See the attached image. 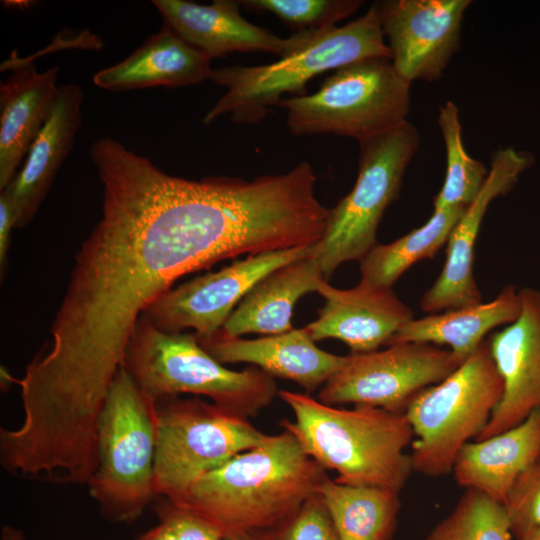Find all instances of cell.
Wrapping results in <instances>:
<instances>
[{
  "mask_svg": "<svg viewBox=\"0 0 540 540\" xmlns=\"http://www.w3.org/2000/svg\"><path fill=\"white\" fill-rule=\"evenodd\" d=\"M272 536L273 540H340L318 493L289 522L272 532Z\"/></svg>",
  "mask_w": 540,
  "mask_h": 540,
  "instance_id": "4dcf8cb0",
  "label": "cell"
},
{
  "mask_svg": "<svg viewBox=\"0 0 540 540\" xmlns=\"http://www.w3.org/2000/svg\"><path fill=\"white\" fill-rule=\"evenodd\" d=\"M502 505L515 540L540 529V452L518 475Z\"/></svg>",
  "mask_w": 540,
  "mask_h": 540,
  "instance_id": "f546056e",
  "label": "cell"
},
{
  "mask_svg": "<svg viewBox=\"0 0 540 540\" xmlns=\"http://www.w3.org/2000/svg\"><path fill=\"white\" fill-rule=\"evenodd\" d=\"M122 367L155 403L180 394L205 396L248 418L278 395L274 377L262 369H228L201 346L194 333L162 331L144 315L135 325Z\"/></svg>",
  "mask_w": 540,
  "mask_h": 540,
  "instance_id": "5b68a950",
  "label": "cell"
},
{
  "mask_svg": "<svg viewBox=\"0 0 540 540\" xmlns=\"http://www.w3.org/2000/svg\"><path fill=\"white\" fill-rule=\"evenodd\" d=\"M520 311L519 293L513 285H508L490 302L413 318L394 334L387 346L407 342L447 345L464 361L490 331L513 323Z\"/></svg>",
  "mask_w": 540,
  "mask_h": 540,
  "instance_id": "cb8c5ba5",
  "label": "cell"
},
{
  "mask_svg": "<svg viewBox=\"0 0 540 540\" xmlns=\"http://www.w3.org/2000/svg\"><path fill=\"white\" fill-rule=\"evenodd\" d=\"M163 25L211 60L232 52H265L283 57L309 42L318 31L297 32L281 38L247 21L240 2L214 0L201 5L185 0H154Z\"/></svg>",
  "mask_w": 540,
  "mask_h": 540,
  "instance_id": "2e32d148",
  "label": "cell"
},
{
  "mask_svg": "<svg viewBox=\"0 0 540 540\" xmlns=\"http://www.w3.org/2000/svg\"><path fill=\"white\" fill-rule=\"evenodd\" d=\"M527 164L526 157L512 148L498 149L493 153L481 191L465 208L450 233L443 269L421 299L420 306L424 312L448 311L482 302L473 275L477 235L490 203L513 187Z\"/></svg>",
  "mask_w": 540,
  "mask_h": 540,
  "instance_id": "9a60e30c",
  "label": "cell"
},
{
  "mask_svg": "<svg viewBox=\"0 0 540 540\" xmlns=\"http://www.w3.org/2000/svg\"><path fill=\"white\" fill-rule=\"evenodd\" d=\"M324 279L315 254L283 265L248 291L220 331L231 337L289 332L294 329L291 319L295 304L302 296L316 292Z\"/></svg>",
  "mask_w": 540,
  "mask_h": 540,
  "instance_id": "603a6c76",
  "label": "cell"
},
{
  "mask_svg": "<svg viewBox=\"0 0 540 540\" xmlns=\"http://www.w3.org/2000/svg\"><path fill=\"white\" fill-rule=\"evenodd\" d=\"M540 452V411L521 424L466 443L452 468L456 482L503 504L505 497L527 465Z\"/></svg>",
  "mask_w": 540,
  "mask_h": 540,
  "instance_id": "7402d4cb",
  "label": "cell"
},
{
  "mask_svg": "<svg viewBox=\"0 0 540 540\" xmlns=\"http://www.w3.org/2000/svg\"><path fill=\"white\" fill-rule=\"evenodd\" d=\"M410 83L391 59L366 58L342 66L313 94L283 98L287 126L293 135L333 134L357 141L407 121Z\"/></svg>",
  "mask_w": 540,
  "mask_h": 540,
  "instance_id": "ba28073f",
  "label": "cell"
},
{
  "mask_svg": "<svg viewBox=\"0 0 540 540\" xmlns=\"http://www.w3.org/2000/svg\"><path fill=\"white\" fill-rule=\"evenodd\" d=\"M84 94L74 83L60 85L44 127L31 145L23 165L3 190L23 228L35 217L64 160L71 151L82 122Z\"/></svg>",
  "mask_w": 540,
  "mask_h": 540,
  "instance_id": "ffe728a7",
  "label": "cell"
},
{
  "mask_svg": "<svg viewBox=\"0 0 540 540\" xmlns=\"http://www.w3.org/2000/svg\"><path fill=\"white\" fill-rule=\"evenodd\" d=\"M137 540H179L173 530L165 523L159 522L150 530L143 533Z\"/></svg>",
  "mask_w": 540,
  "mask_h": 540,
  "instance_id": "836d02e7",
  "label": "cell"
},
{
  "mask_svg": "<svg viewBox=\"0 0 540 540\" xmlns=\"http://www.w3.org/2000/svg\"><path fill=\"white\" fill-rule=\"evenodd\" d=\"M16 228V217L7 195L0 193V271L1 277L5 275L7 256L10 247L11 234Z\"/></svg>",
  "mask_w": 540,
  "mask_h": 540,
  "instance_id": "d6a6232c",
  "label": "cell"
},
{
  "mask_svg": "<svg viewBox=\"0 0 540 540\" xmlns=\"http://www.w3.org/2000/svg\"><path fill=\"white\" fill-rule=\"evenodd\" d=\"M6 70L11 74L0 85V191L15 177L47 122L59 88L57 66L39 72L15 51L1 65Z\"/></svg>",
  "mask_w": 540,
  "mask_h": 540,
  "instance_id": "ac0fdd59",
  "label": "cell"
},
{
  "mask_svg": "<svg viewBox=\"0 0 540 540\" xmlns=\"http://www.w3.org/2000/svg\"><path fill=\"white\" fill-rule=\"evenodd\" d=\"M5 6H11V7H28L30 5V1H4L3 2Z\"/></svg>",
  "mask_w": 540,
  "mask_h": 540,
  "instance_id": "8d00e7d4",
  "label": "cell"
},
{
  "mask_svg": "<svg viewBox=\"0 0 540 540\" xmlns=\"http://www.w3.org/2000/svg\"><path fill=\"white\" fill-rule=\"evenodd\" d=\"M399 493L341 484L328 477L318 489L340 540H392L401 507Z\"/></svg>",
  "mask_w": 540,
  "mask_h": 540,
  "instance_id": "d4e9b609",
  "label": "cell"
},
{
  "mask_svg": "<svg viewBox=\"0 0 540 540\" xmlns=\"http://www.w3.org/2000/svg\"><path fill=\"white\" fill-rule=\"evenodd\" d=\"M326 477L325 469L283 430L207 472L169 501L209 521L223 537L274 532L318 493Z\"/></svg>",
  "mask_w": 540,
  "mask_h": 540,
  "instance_id": "7a4b0ae2",
  "label": "cell"
},
{
  "mask_svg": "<svg viewBox=\"0 0 540 540\" xmlns=\"http://www.w3.org/2000/svg\"><path fill=\"white\" fill-rule=\"evenodd\" d=\"M277 396L295 417L281 421L283 430L325 470L336 471V482L397 492L405 486L413 472L405 449L414 439L405 413L364 405L338 408L287 390Z\"/></svg>",
  "mask_w": 540,
  "mask_h": 540,
  "instance_id": "3957f363",
  "label": "cell"
},
{
  "mask_svg": "<svg viewBox=\"0 0 540 540\" xmlns=\"http://www.w3.org/2000/svg\"><path fill=\"white\" fill-rule=\"evenodd\" d=\"M322 386L318 400L327 405L354 404L405 413L423 389L438 384L463 361L451 350L407 342L384 350L351 353Z\"/></svg>",
  "mask_w": 540,
  "mask_h": 540,
  "instance_id": "8fae6325",
  "label": "cell"
},
{
  "mask_svg": "<svg viewBox=\"0 0 540 540\" xmlns=\"http://www.w3.org/2000/svg\"><path fill=\"white\" fill-rule=\"evenodd\" d=\"M223 540H273L272 532H240L223 537Z\"/></svg>",
  "mask_w": 540,
  "mask_h": 540,
  "instance_id": "e575fe53",
  "label": "cell"
},
{
  "mask_svg": "<svg viewBox=\"0 0 540 540\" xmlns=\"http://www.w3.org/2000/svg\"><path fill=\"white\" fill-rule=\"evenodd\" d=\"M519 540H540V529Z\"/></svg>",
  "mask_w": 540,
  "mask_h": 540,
  "instance_id": "74e56055",
  "label": "cell"
},
{
  "mask_svg": "<svg viewBox=\"0 0 540 540\" xmlns=\"http://www.w3.org/2000/svg\"><path fill=\"white\" fill-rule=\"evenodd\" d=\"M372 57L391 59L377 2L354 21L318 31L305 45L276 62L213 69L210 80L226 91L205 114L203 123L209 125L230 114L236 124H256L285 93L305 95V85L313 77Z\"/></svg>",
  "mask_w": 540,
  "mask_h": 540,
  "instance_id": "277c9868",
  "label": "cell"
},
{
  "mask_svg": "<svg viewBox=\"0 0 540 540\" xmlns=\"http://www.w3.org/2000/svg\"><path fill=\"white\" fill-rule=\"evenodd\" d=\"M466 207L433 210L432 216L421 227L391 243H377L359 261L360 281L375 287L392 288L413 264L432 258L447 243Z\"/></svg>",
  "mask_w": 540,
  "mask_h": 540,
  "instance_id": "484cf974",
  "label": "cell"
},
{
  "mask_svg": "<svg viewBox=\"0 0 540 540\" xmlns=\"http://www.w3.org/2000/svg\"><path fill=\"white\" fill-rule=\"evenodd\" d=\"M317 244L248 255L158 297L142 315L168 333L193 329L198 340L217 333L248 291L273 270L316 253Z\"/></svg>",
  "mask_w": 540,
  "mask_h": 540,
  "instance_id": "7c38bea8",
  "label": "cell"
},
{
  "mask_svg": "<svg viewBox=\"0 0 540 540\" xmlns=\"http://www.w3.org/2000/svg\"><path fill=\"white\" fill-rule=\"evenodd\" d=\"M324 298L318 318L304 329L316 342L335 338L352 353H367L387 346L394 334L413 313L392 288L371 286L363 281L351 289H338L327 280L317 288Z\"/></svg>",
  "mask_w": 540,
  "mask_h": 540,
  "instance_id": "e0dca14e",
  "label": "cell"
},
{
  "mask_svg": "<svg viewBox=\"0 0 540 540\" xmlns=\"http://www.w3.org/2000/svg\"><path fill=\"white\" fill-rule=\"evenodd\" d=\"M154 510L159 522L167 524L179 540H223V535L212 523L164 497L156 502Z\"/></svg>",
  "mask_w": 540,
  "mask_h": 540,
  "instance_id": "1f68e13d",
  "label": "cell"
},
{
  "mask_svg": "<svg viewBox=\"0 0 540 540\" xmlns=\"http://www.w3.org/2000/svg\"><path fill=\"white\" fill-rule=\"evenodd\" d=\"M156 416L155 493L171 501L207 472L270 437L248 418L199 397L161 399Z\"/></svg>",
  "mask_w": 540,
  "mask_h": 540,
  "instance_id": "30bf717a",
  "label": "cell"
},
{
  "mask_svg": "<svg viewBox=\"0 0 540 540\" xmlns=\"http://www.w3.org/2000/svg\"><path fill=\"white\" fill-rule=\"evenodd\" d=\"M518 318L487 339L503 382L502 398L487 426L475 440L511 429L540 411V291L519 292Z\"/></svg>",
  "mask_w": 540,
  "mask_h": 540,
  "instance_id": "5bb4252c",
  "label": "cell"
},
{
  "mask_svg": "<svg viewBox=\"0 0 540 540\" xmlns=\"http://www.w3.org/2000/svg\"><path fill=\"white\" fill-rule=\"evenodd\" d=\"M503 394V382L485 339L447 378L419 392L405 410L414 434L413 472L452 473L461 448L477 439Z\"/></svg>",
  "mask_w": 540,
  "mask_h": 540,
  "instance_id": "52a82bcc",
  "label": "cell"
},
{
  "mask_svg": "<svg viewBox=\"0 0 540 540\" xmlns=\"http://www.w3.org/2000/svg\"><path fill=\"white\" fill-rule=\"evenodd\" d=\"M426 540H515L502 503L466 489Z\"/></svg>",
  "mask_w": 540,
  "mask_h": 540,
  "instance_id": "83f0119b",
  "label": "cell"
},
{
  "mask_svg": "<svg viewBox=\"0 0 540 540\" xmlns=\"http://www.w3.org/2000/svg\"><path fill=\"white\" fill-rule=\"evenodd\" d=\"M249 11L269 12L297 32L336 27L363 4L360 0H242Z\"/></svg>",
  "mask_w": 540,
  "mask_h": 540,
  "instance_id": "f1b7e54d",
  "label": "cell"
},
{
  "mask_svg": "<svg viewBox=\"0 0 540 540\" xmlns=\"http://www.w3.org/2000/svg\"><path fill=\"white\" fill-rule=\"evenodd\" d=\"M1 539L2 540H26L24 533L9 525H5L1 529Z\"/></svg>",
  "mask_w": 540,
  "mask_h": 540,
  "instance_id": "d590c367",
  "label": "cell"
},
{
  "mask_svg": "<svg viewBox=\"0 0 540 540\" xmlns=\"http://www.w3.org/2000/svg\"><path fill=\"white\" fill-rule=\"evenodd\" d=\"M438 125L446 150V175L433 200V210L466 207L481 191L489 169L467 153L462 140L459 110L455 103L446 101L439 108Z\"/></svg>",
  "mask_w": 540,
  "mask_h": 540,
  "instance_id": "4316f807",
  "label": "cell"
},
{
  "mask_svg": "<svg viewBox=\"0 0 540 540\" xmlns=\"http://www.w3.org/2000/svg\"><path fill=\"white\" fill-rule=\"evenodd\" d=\"M198 341L222 364H251L272 377L295 382L308 393L323 386L347 358L318 348L304 327L256 339L231 337L219 330Z\"/></svg>",
  "mask_w": 540,
  "mask_h": 540,
  "instance_id": "d6986e66",
  "label": "cell"
},
{
  "mask_svg": "<svg viewBox=\"0 0 540 540\" xmlns=\"http://www.w3.org/2000/svg\"><path fill=\"white\" fill-rule=\"evenodd\" d=\"M358 175L352 190L329 209L315 258L325 280L343 263L360 261L376 244L388 206L400 193L405 171L420 137L408 120L396 128L358 141Z\"/></svg>",
  "mask_w": 540,
  "mask_h": 540,
  "instance_id": "9c48e42d",
  "label": "cell"
},
{
  "mask_svg": "<svg viewBox=\"0 0 540 540\" xmlns=\"http://www.w3.org/2000/svg\"><path fill=\"white\" fill-rule=\"evenodd\" d=\"M156 441V403L140 391L121 367L100 415L97 466L86 484L107 521L134 523L157 497Z\"/></svg>",
  "mask_w": 540,
  "mask_h": 540,
  "instance_id": "8992f818",
  "label": "cell"
},
{
  "mask_svg": "<svg viewBox=\"0 0 540 540\" xmlns=\"http://www.w3.org/2000/svg\"><path fill=\"white\" fill-rule=\"evenodd\" d=\"M211 59L169 27H163L120 62L99 70L93 83L124 92L163 86L177 88L210 80Z\"/></svg>",
  "mask_w": 540,
  "mask_h": 540,
  "instance_id": "44dd1931",
  "label": "cell"
},
{
  "mask_svg": "<svg viewBox=\"0 0 540 540\" xmlns=\"http://www.w3.org/2000/svg\"><path fill=\"white\" fill-rule=\"evenodd\" d=\"M381 28L397 73L408 83L439 79L460 48L470 0H385Z\"/></svg>",
  "mask_w": 540,
  "mask_h": 540,
  "instance_id": "4fadbf2b",
  "label": "cell"
},
{
  "mask_svg": "<svg viewBox=\"0 0 540 540\" xmlns=\"http://www.w3.org/2000/svg\"><path fill=\"white\" fill-rule=\"evenodd\" d=\"M102 214L77 252L51 340L15 382L25 415L53 434L86 440L98 422L144 311L180 277L214 265L180 177L118 140L89 149Z\"/></svg>",
  "mask_w": 540,
  "mask_h": 540,
  "instance_id": "6da1fadb",
  "label": "cell"
}]
</instances>
